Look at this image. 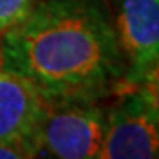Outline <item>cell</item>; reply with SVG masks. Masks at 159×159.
<instances>
[{
	"label": "cell",
	"mask_w": 159,
	"mask_h": 159,
	"mask_svg": "<svg viewBox=\"0 0 159 159\" xmlns=\"http://www.w3.org/2000/svg\"><path fill=\"white\" fill-rule=\"evenodd\" d=\"M46 108L35 87L7 66L0 50V142L29 147L39 156L35 133Z\"/></svg>",
	"instance_id": "cell-5"
},
{
	"label": "cell",
	"mask_w": 159,
	"mask_h": 159,
	"mask_svg": "<svg viewBox=\"0 0 159 159\" xmlns=\"http://www.w3.org/2000/svg\"><path fill=\"white\" fill-rule=\"evenodd\" d=\"M134 92L140 96L148 111L154 115V119L159 122V58L140 80Z\"/></svg>",
	"instance_id": "cell-6"
},
{
	"label": "cell",
	"mask_w": 159,
	"mask_h": 159,
	"mask_svg": "<svg viewBox=\"0 0 159 159\" xmlns=\"http://www.w3.org/2000/svg\"><path fill=\"white\" fill-rule=\"evenodd\" d=\"M106 113V127L99 159H154L159 157V122L134 90Z\"/></svg>",
	"instance_id": "cell-4"
},
{
	"label": "cell",
	"mask_w": 159,
	"mask_h": 159,
	"mask_svg": "<svg viewBox=\"0 0 159 159\" xmlns=\"http://www.w3.org/2000/svg\"><path fill=\"white\" fill-rule=\"evenodd\" d=\"M106 127V111L97 102L48 104L35 133L39 154L60 159L97 157Z\"/></svg>",
	"instance_id": "cell-2"
},
{
	"label": "cell",
	"mask_w": 159,
	"mask_h": 159,
	"mask_svg": "<svg viewBox=\"0 0 159 159\" xmlns=\"http://www.w3.org/2000/svg\"><path fill=\"white\" fill-rule=\"evenodd\" d=\"M35 0H0V34L27 16Z\"/></svg>",
	"instance_id": "cell-7"
},
{
	"label": "cell",
	"mask_w": 159,
	"mask_h": 159,
	"mask_svg": "<svg viewBox=\"0 0 159 159\" xmlns=\"http://www.w3.org/2000/svg\"><path fill=\"white\" fill-rule=\"evenodd\" d=\"M0 35L6 64L46 104L97 102L119 92L124 58L99 0H35L32 11Z\"/></svg>",
	"instance_id": "cell-1"
},
{
	"label": "cell",
	"mask_w": 159,
	"mask_h": 159,
	"mask_svg": "<svg viewBox=\"0 0 159 159\" xmlns=\"http://www.w3.org/2000/svg\"><path fill=\"white\" fill-rule=\"evenodd\" d=\"M21 157H35V152L32 148L18 145V143L0 142V159H21Z\"/></svg>",
	"instance_id": "cell-8"
},
{
	"label": "cell",
	"mask_w": 159,
	"mask_h": 159,
	"mask_svg": "<svg viewBox=\"0 0 159 159\" xmlns=\"http://www.w3.org/2000/svg\"><path fill=\"white\" fill-rule=\"evenodd\" d=\"M124 58V78L119 92L136 89L159 58V0H115L111 20Z\"/></svg>",
	"instance_id": "cell-3"
}]
</instances>
